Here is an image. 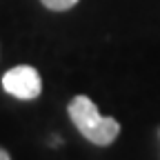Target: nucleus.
Wrapping results in <instances>:
<instances>
[{
    "mask_svg": "<svg viewBox=\"0 0 160 160\" xmlns=\"http://www.w3.org/2000/svg\"><path fill=\"white\" fill-rule=\"evenodd\" d=\"M2 87L7 93H11L13 98L20 100H33L42 91V80L40 73L29 67V65H18L13 69H9L2 76Z\"/></svg>",
    "mask_w": 160,
    "mask_h": 160,
    "instance_id": "2",
    "label": "nucleus"
},
{
    "mask_svg": "<svg viewBox=\"0 0 160 160\" xmlns=\"http://www.w3.org/2000/svg\"><path fill=\"white\" fill-rule=\"evenodd\" d=\"M67 111H69V118L76 125V129L82 133L89 142H93L98 147L111 145L120 133L118 120H113L109 116H100L98 107L87 96H76L69 102Z\"/></svg>",
    "mask_w": 160,
    "mask_h": 160,
    "instance_id": "1",
    "label": "nucleus"
},
{
    "mask_svg": "<svg viewBox=\"0 0 160 160\" xmlns=\"http://www.w3.org/2000/svg\"><path fill=\"white\" fill-rule=\"evenodd\" d=\"M40 2L51 11H67V9L78 5V0H40Z\"/></svg>",
    "mask_w": 160,
    "mask_h": 160,
    "instance_id": "3",
    "label": "nucleus"
},
{
    "mask_svg": "<svg viewBox=\"0 0 160 160\" xmlns=\"http://www.w3.org/2000/svg\"><path fill=\"white\" fill-rule=\"evenodd\" d=\"M0 160H11V158H9V153H7L5 149H0Z\"/></svg>",
    "mask_w": 160,
    "mask_h": 160,
    "instance_id": "4",
    "label": "nucleus"
}]
</instances>
